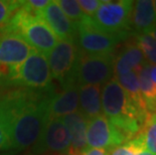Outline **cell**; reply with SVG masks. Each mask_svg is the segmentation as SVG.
<instances>
[{
    "instance_id": "obj_15",
    "label": "cell",
    "mask_w": 156,
    "mask_h": 155,
    "mask_svg": "<svg viewBox=\"0 0 156 155\" xmlns=\"http://www.w3.org/2000/svg\"><path fill=\"white\" fill-rule=\"evenodd\" d=\"M156 24V14L152 0H138L133 2L130 30L133 34L148 33Z\"/></svg>"
},
{
    "instance_id": "obj_20",
    "label": "cell",
    "mask_w": 156,
    "mask_h": 155,
    "mask_svg": "<svg viewBox=\"0 0 156 155\" xmlns=\"http://www.w3.org/2000/svg\"><path fill=\"white\" fill-rule=\"evenodd\" d=\"M135 44L141 51L145 62L150 65H156V41L148 33L133 34Z\"/></svg>"
},
{
    "instance_id": "obj_9",
    "label": "cell",
    "mask_w": 156,
    "mask_h": 155,
    "mask_svg": "<svg viewBox=\"0 0 156 155\" xmlns=\"http://www.w3.org/2000/svg\"><path fill=\"white\" fill-rule=\"evenodd\" d=\"M48 55L51 79H55L64 87L74 80V70L79 57V48L74 41H58Z\"/></svg>"
},
{
    "instance_id": "obj_14",
    "label": "cell",
    "mask_w": 156,
    "mask_h": 155,
    "mask_svg": "<svg viewBox=\"0 0 156 155\" xmlns=\"http://www.w3.org/2000/svg\"><path fill=\"white\" fill-rule=\"evenodd\" d=\"M71 136V148L69 155H82L87 147L88 120L80 111L62 117Z\"/></svg>"
},
{
    "instance_id": "obj_8",
    "label": "cell",
    "mask_w": 156,
    "mask_h": 155,
    "mask_svg": "<svg viewBox=\"0 0 156 155\" xmlns=\"http://www.w3.org/2000/svg\"><path fill=\"white\" fill-rule=\"evenodd\" d=\"M51 80L48 57L34 49L28 58L18 67L14 86L42 91L51 88Z\"/></svg>"
},
{
    "instance_id": "obj_23",
    "label": "cell",
    "mask_w": 156,
    "mask_h": 155,
    "mask_svg": "<svg viewBox=\"0 0 156 155\" xmlns=\"http://www.w3.org/2000/svg\"><path fill=\"white\" fill-rule=\"evenodd\" d=\"M21 3L22 1L0 0V29L8 24L13 14L21 7Z\"/></svg>"
},
{
    "instance_id": "obj_12",
    "label": "cell",
    "mask_w": 156,
    "mask_h": 155,
    "mask_svg": "<svg viewBox=\"0 0 156 155\" xmlns=\"http://www.w3.org/2000/svg\"><path fill=\"white\" fill-rule=\"evenodd\" d=\"M39 16L54 31L58 41H76V23L72 22L65 15L56 1H49L41 11Z\"/></svg>"
},
{
    "instance_id": "obj_29",
    "label": "cell",
    "mask_w": 156,
    "mask_h": 155,
    "mask_svg": "<svg viewBox=\"0 0 156 155\" xmlns=\"http://www.w3.org/2000/svg\"><path fill=\"white\" fill-rule=\"evenodd\" d=\"M109 151L110 150L100 149V148H88L82 153V155H108Z\"/></svg>"
},
{
    "instance_id": "obj_27",
    "label": "cell",
    "mask_w": 156,
    "mask_h": 155,
    "mask_svg": "<svg viewBox=\"0 0 156 155\" xmlns=\"http://www.w3.org/2000/svg\"><path fill=\"white\" fill-rule=\"evenodd\" d=\"M108 155H136V147L133 141L130 140L120 146L111 149Z\"/></svg>"
},
{
    "instance_id": "obj_2",
    "label": "cell",
    "mask_w": 156,
    "mask_h": 155,
    "mask_svg": "<svg viewBox=\"0 0 156 155\" xmlns=\"http://www.w3.org/2000/svg\"><path fill=\"white\" fill-rule=\"evenodd\" d=\"M101 103L103 114L127 142L140 132L148 118L138 110L115 78L102 86Z\"/></svg>"
},
{
    "instance_id": "obj_22",
    "label": "cell",
    "mask_w": 156,
    "mask_h": 155,
    "mask_svg": "<svg viewBox=\"0 0 156 155\" xmlns=\"http://www.w3.org/2000/svg\"><path fill=\"white\" fill-rule=\"evenodd\" d=\"M56 2L65 15L74 23H78L85 16L76 0H56Z\"/></svg>"
},
{
    "instance_id": "obj_26",
    "label": "cell",
    "mask_w": 156,
    "mask_h": 155,
    "mask_svg": "<svg viewBox=\"0 0 156 155\" xmlns=\"http://www.w3.org/2000/svg\"><path fill=\"white\" fill-rule=\"evenodd\" d=\"M49 3V0H29V1H22V7L26 10L39 15L41 11Z\"/></svg>"
},
{
    "instance_id": "obj_10",
    "label": "cell",
    "mask_w": 156,
    "mask_h": 155,
    "mask_svg": "<svg viewBox=\"0 0 156 155\" xmlns=\"http://www.w3.org/2000/svg\"><path fill=\"white\" fill-rule=\"evenodd\" d=\"M71 148V136L62 118L49 117L41 137L32 148L34 154L56 152L68 154Z\"/></svg>"
},
{
    "instance_id": "obj_25",
    "label": "cell",
    "mask_w": 156,
    "mask_h": 155,
    "mask_svg": "<svg viewBox=\"0 0 156 155\" xmlns=\"http://www.w3.org/2000/svg\"><path fill=\"white\" fill-rule=\"evenodd\" d=\"M102 2L103 0H79L78 1L83 14L88 17H92L95 14Z\"/></svg>"
},
{
    "instance_id": "obj_24",
    "label": "cell",
    "mask_w": 156,
    "mask_h": 155,
    "mask_svg": "<svg viewBox=\"0 0 156 155\" xmlns=\"http://www.w3.org/2000/svg\"><path fill=\"white\" fill-rule=\"evenodd\" d=\"M1 150H10V139H9L7 117L0 95V151Z\"/></svg>"
},
{
    "instance_id": "obj_16",
    "label": "cell",
    "mask_w": 156,
    "mask_h": 155,
    "mask_svg": "<svg viewBox=\"0 0 156 155\" xmlns=\"http://www.w3.org/2000/svg\"><path fill=\"white\" fill-rule=\"evenodd\" d=\"M146 64L139 48L134 44H126L114 62V77L125 75L129 72H137Z\"/></svg>"
},
{
    "instance_id": "obj_11",
    "label": "cell",
    "mask_w": 156,
    "mask_h": 155,
    "mask_svg": "<svg viewBox=\"0 0 156 155\" xmlns=\"http://www.w3.org/2000/svg\"><path fill=\"white\" fill-rule=\"evenodd\" d=\"M127 141L104 114L88 120L87 147L111 150Z\"/></svg>"
},
{
    "instance_id": "obj_28",
    "label": "cell",
    "mask_w": 156,
    "mask_h": 155,
    "mask_svg": "<svg viewBox=\"0 0 156 155\" xmlns=\"http://www.w3.org/2000/svg\"><path fill=\"white\" fill-rule=\"evenodd\" d=\"M131 140L133 141V143L136 147V155H154V154L150 153L149 151H147L145 149L144 146H143V143H142L141 138L139 137L138 134Z\"/></svg>"
},
{
    "instance_id": "obj_17",
    "label": "cell",
    "mask_w": 156,
    "mask_h": 155,
    "mask_svg": "<svg viewBox=\"0 0 156 155\" xmlns=\"http://www.w3.org/2000/svg\"><path fill=\"white\" fill-rule=\"evenodd\" d=\"M101 90V86H79V109L87 120L103 114Z\"/></svg>"
},
{
    "instance_id": "obj_13",
    "label": "cell",
    "mask_w": 156,
    "mask_h": 155,
    "mask_svg": "<svg viewBox=\"0 0 156 155\" xmlns=\"http://www.w3.org/2000/svg\"><path fill=\"white\" fill-rule=\"evenodd\" d=\"M79 109V86L71 82L62 87L61 93L52 92L48 102L49 117L62 118Z\"/></svg>"
},
{
    "instance_id": "obj_5",
    "label": "cell",
    "mask_w": 156,
    "mask_h": 155,
    "mask_svg": "<svg viewBox=\"0 0 156 155\" xmlns=\"http://www.w3.org/2000/svg\"><path fill=\"white\" fill-rule=\"evenodd\" d=\"M114 55H86L79 51L74 70V80L78 86H104L114 78Z\"/></svg>"
},
{
    "instance_id": "obj_1",
    "label": "cell",
    "mask_w": 156,
    "mask_h": 155,
    "mask_svg": "<svg viewBox=\"0 0 156 155\" xmlns=\"http://www.w3.org/2000/svg\"><path fill=\"white\" fill-rule=\"evenodd\" d=\"M54 90H17L1 95L7 117L10 150L34 145L49 119L48 102Z\"/></svg>"
},
{
    "instance_id": "obj_18",
    "label": "cell",
    "mask_w": 156,
    "mask_h": 155,
    "mask_svg": "<svg viewBox=\"0 0 156 155\" xmlns=\"http://www.w3.org/2000/svg\"><path fill=\"white\" fill-rule=\"evenodd\" d=\"M116 81L118 82L119 85L124 89L126 93L130 97L132 102L141 113H143L147 117H149V114L146 110V106L144 104L143 98H142L140 86H139L138 76L136 72H129L125 75L116 76L114 77Z\"/></svg>"
},
{
    "instance_id": "obj_33",
    "label": "cell",
    "mask_w": 156,
    "mask_h": 155,
    "mask_svg": "<svg viewBox=\"0 0 156 155\" xmlns=\"http://www.w3.org/2000/svg\"><path fill=\"white\" fill-rule=\"evenodd\" d=\"M56 155H69V154H65V153H58V154H56Z\"/></svg>"
},
{
    "instance_id": "obj_30",
    "label": "cell",
    "mask_w": 156,
    "mask_h": 155,
    "mask_svg": "<svg viewBox=\"0 0 156 155\" xmlns=\"http://www.w3.org/2000/svg\"><path fill=\"white\" fill-rule=\"evenodd\" d=\"M149 75H150L152 82H153L156 86V65H150V69H149Z\"/></svg>"
},
{
    "instance_id": "obj_31",
    "label": "cell",
    "mask_w": 156,
    "mask_h": 155,
    "mask_svg": "<svg viewBox=\"0 0 156 155\" xmlns=\"http://www.w3.org/2000/svg\"><path fill=\"white\" fill-rule=\"evenodd\" d=\"M148 34H150V35L152 36V37H153V38L155 39V41H156V24H155L154 27L152 28L150 31L148 32Z\"/></svg>"
},
{
    "instance_id": "obj_32",
    "label": "cell",
    "mask_w": 156,
    "mask_h": 155,
    "mask_svg": "<svg viewBox=\"0 0 156 155\" xmlns=\"http://www.w3.org/2000/svg\"><path fill=\"white\" fill-rule=\"evenodd\" d=\"M153 6H154V10H155V14H156V0L153 1Z\"/></svg>"
},
{
    "instance_id": "obj_6",
    "label": "cell",
    "mask_w": 156,
    "mask_h": 155,
    "mask_svg": "<svg viewBox=\"0 0 156 155\" xmlns=\"http://www.w3.org/2000/svg\"><path fill=\"white\" fill-rule=\"evenodd\" d=\"M133 2L132 0H103L98 10L89 18L93 25L102 31L127 36L131 31L130 17Z\"/></svg>"
},
{
    "instance_id": "obj_7",
    "label": "cell",
    "mask_w": 156,
    "mask_h": 155,
    "mask_svg": "<svg viewBox=\"0 0 156 155\" xmlns=\"http://www.w3.org/2000/svg\"><path fill=\"white\" fill-rule=\"evenodd\" d=\"M76 44L81 52L86 55H112L124 35L107 33L100 30L90 20L88 16L76 23Z\"/></svg>"
},
{
    "instance_id": "obj_19",
    "label": "cell",
    "mask_w": 156,
    "mask_h": 155,
    "mask_svg": "<svg viewBox=\"0 0 156 155\" xmlns=\"http://www.w3.org/2000/svg\"><path fill=\"white\" fill-rule=\"evenodd\" d=\"M150 65L147 62L137 72L142 98L149 116L156 114V86L149 75Z\"/></svg>"
},
{
    "instance_id": "obj_21",
    "label": "cell",
    "mask_w": 156,
    "mask_h": 155,
    "mask_svg": "<svg viewBox=\"0 0 156 155\" xmlns=\"http://www.w3.org/2000/svg\"><path fill=\"white\" fill-rule=\"evenodd\" d=\"M144 148L156 155V114L150 115L138 133Z\"/></svg>"
},
{
    "instance_id": "obj_4",
    "label": "cell",
    "mask_w": 156,
    "mask_h": 155,
    "mask_svg": "<svg viewBox=\"0 0 156 155\" xmlns=\"http://www.w3.org/2000/svg\"><path fill=\"white\" fill-rule=\"evenodd\" d=\"M34 48L7 27L0 29V86H14L16 72Z\"/></svg>"
},
{
    "instance_id": "obj_3",
    "label": "cell",
    "mask_w": 156,
    "mask_h": 155,
    "mask_svg": "<svg viewBox=\"0 0 156 155\" xmlns=\"http://www.w3.org/2000/svg\"><path fill=\"white\" fill-rule=\"evenodd\" d=\"M7 29L20 35L30 47L41 54L48 55L58 42V38L41 16L21 7L6 25Z\"/></svg>"
}]
</instances>
